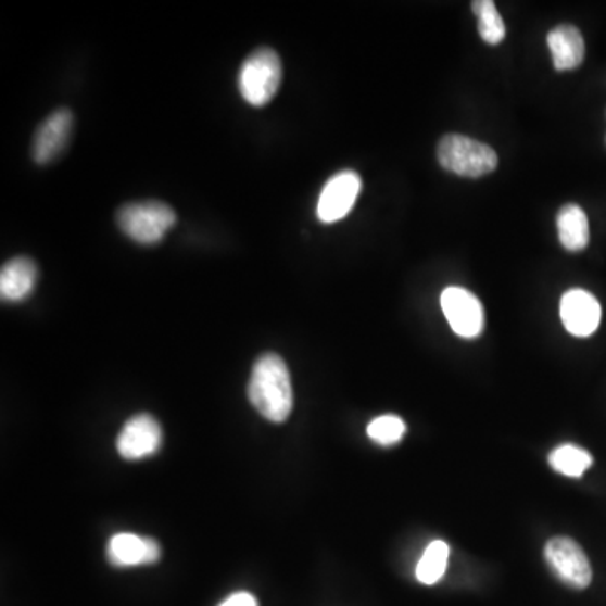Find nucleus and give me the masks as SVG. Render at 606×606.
Listing matches in <instances>:
<instances>
[{"label": "nucleus", "mask_w": 606, "mask_h": 606, "mask_svg": "<svg viewBox=\"0 0 606 606\" xmlns=\"http://www.w3.org/2000/svg\"><path fill=\"white\" fill-rule=\"evenodd\" d=\"M363 191V180L354 171H342L330 177L317 202V217L324 225L341 222L351 213Z\"/></svg>", "instance_id": "nucleus-6"}, {"label": "nucleus", "mask_w": 606, "mask_h": 606, "mask_svg": "<svg viewBox=\"0 0 606 606\" xmlns=\"http://www.w3.org/2000/svg\"><path fill=\"white\" fill-rule=\"evenodd\" d=\"M449 556V544L445 541H433L425 550L424 556H421L418 566H416V580L419 583L428 584V586L438 583V581L445 577Z\"/></svg>", "instance_id": "nucleus-16"}, {"label": "nucleus", "mask_w": 606, "mask_h": 606, "mask_svg": "<svg viewBox=\"0 0 606 606\" xmlns=\"http://www.w3.org/2000/svg\"><path fill=\"white\" fill-rule=\"evenodd\" d=\"M544 558L554 575L572 590H584L593 580L592 565L583 547L571 538L551 539L544 547Z\"/></svg>", "instance_id": "nucleus-5"}, {"label": "nucleus", "mask_w": 606, "mask_h": 606, "mask_svg": "<svg viewBox=\"0 0 606 606\" xmlns=\"http://www.w3.org/2000/svg\"><path fill=\"white\" fill-rule=\"evenodd\" d=\"M38 281V265L27 256L9 260L0 272V296L4 302H23Z\"/></svg>", "instance_id": "nucleus-12"}, {"label": "nucleus", "mask_w": 606, "mask_h": 606, "mask_svg": "<svg viewBox=\"0 0 606 606\" xmlns=\"http://www.w3.org/2000/svg\"><path fill=\"white\" fill-rule=\"evenodd\" d=\"M161 445V425L149 413L131 416L116 440V450L125 460H142V458L152 457L159 452Z\"/></svg>", "instance_id": "nucleus-8"}, {"label": "nucleus", "mask_w": 606, "mask_h": 606, "mask_svg": "<svg viewBox=\"0 0 606 606\" xmlns=\"http://www.w3.org/2000/svg\"><path fill=\"white\" fill-rule=\"evenodd\" d=\"M176 222L173 207L159 201L130 202L116 213L118 228L140 244L161 243Z\"/></svg>", "instance_id": "nucleus-4"}, {"label": "nucleus", "mask_w": 606, "mask_h": 606, "mask_svg": "<svg viewBox=\"0 0 606 606\" xmlns=\"http://www.w3.org/2000/svg\"><path fill=\"white\" fill-rule=\"evenodd\" d=\"M281 76H283V67H281L280 56L274 49H256L240 67L238 88L241 97L251 106L268 105L280 90Z\"/></svg>", "instance_id": "nucleus-3"}, {"label": "nucleus", "mask_w": 606, "mask_h": 606, "mask_svg": "<svg viewBox=\"0 0 606 606\" xmlns=\"http://www.w3.org/2000/svg\"><path fill=\"white\" fill-rule=\"evenodd\" d=\"M248 397L256 412L272 424H283L293 409L290 370L278 354H263L256 359L248 382Z\"/></svg>", "instance_id": "nucleus-1"}, {"label": "nucleus", "mask_w": 606, "mask_h": 606, "mask_svg": "<svg viewBox=\"0 0 606 606\" xmlns=\"http://www.w3.org/2000/svg\"><path fill=\"white\" fill-rule=\"evenodd\" d=\"M437 157L449 173L470 179L494 173L498 164L497 154L492 147L457 134L445 135L438 142Z\"/></svg>", "instance_id": "nucleus-2"}, {"label": "nucleus", "mask_w": 606, "mask_h": 606, "mask_svg": "<svg viewBox=\"0 0 606 606\" xmlns=\"http://www.w3.org/2000/svg\"><path fill=\"white\" fill-rule=\"evenodd\" d=\"M471 11L477 15L480 38L487 45H501L505 38V24L497 8H495V2H492V0H476V2H471Z\"/></svg>", "instance_id": "nucleus-17"}, {"label": "nucleus", "mask_w": 606, "mask_h": 606, "mask_svg": "<svg viewBox=\"0 0 606 606\" xmlns=\"http://www.w3.org/2000/svg\"><path fill=\"white\" fill-rule=\"evenodd\" d=\"M73 113L61 109L39 125L33 139V159L36 164L56 161L72 139Z\"/></svg>", "instance_id": "nucleus-10"}, {"label": "nucleus", "mask_w": 606, "mask_h": 606, "mask_svg": "<svg viewBox=\"0 0 606 606\" xmlns=\"http://www.w3.org/2000/svg\"><path fill=\"white\" fill-rule=\"evenodd\" d=\"M547 460L553 470L563 476L572 477V479H580L584 471L593 465L592 453L580 446L571 445V443L554 449Z\"/></svg>", "instance_id": "nucleus-15"}, {"label": "nucleus", "mask_w": 606, "mask_h": 606, "mask_svg": "<svg viewBox=\"0 0 606 606\" xmlns=\"http://www.w3.org/2000/svg\"><path fill=\"white\" fill-rule=\"evenodd\" d=\"M556 226H558L559 243L565 247V250L577 253L583 251L590 243L588 216L578 204L563 206L556 217Z\"/></svg>", "instance_id": "nucleus-14"}, {"label": "nucleus", "mask_w": 606, "mask_h": 606, "mask_svg": "<svg viewBox=\"0 0 606 606\" xmlns=\"http://www.w3.org/2000/svg\"><path fill=\"white\" fill-rule=\"evenodd\" d=\"M406 433V425L400 416L384 415L370 421L367 427V437L381 446L396 445Z\"/></svg>", "instance_id": "nucleus-18"}, {"label": "nucleus", "mask_w": 606, "mask_h": 606, "mask_svg": "<svg viewBox=\"0 0 606 606\" xmlns=\"http://www.w3.org/2000/svg\"><path fill=\"white\" fill-rule=\"evenodd\" d=\"M440 302L450 327L457 336L476 339L483 332L485 314L482 302L474 293L462 287H449L443 290Z\"/></svg>", "instance_id": "nucleus-7"}, {"label": "nucleus", "mask_w": 606, "mask_h": 606, "mask_svg": "<svg viewBox=\"0 0 606 606\" xmlns=\"http://www.w3.org/2000/svg\"><path fill=\"white\" fill-rule=\"evenodd\" d=\"M559 314L563 326L575 337L593 336L602 323V305L586 290H568L559 303Z\"/></svg>", "instance_id": "nucleus-9"}, {"label": "nucleus", "mask_w": 606, "mask_h": 606, "mask_svg": "<svg viewBox=\"0 0 606 606\" xmlns=\"http://www.w3.org/2000/svg\"><path fill=\"white\" fill-rule=\"evenodd\" d=\"M219 606H258V602L251 593L240 592L228 596Z\"/></svg>", "instance_id": "nucleus-19"}, {"label": "nucleus", "mask_w": 606, "mask_h": 606, "mask_svg": "<svg viewBox=\"0 0 606 606\" xmlns=\"http://www.w3.org/2000/svg\"><path fill=\"white\" fill-rule=\"evenodd\" d=\"M106 558L116 568L154 565L161 558V546L155 539L134 532H118L110 539Z\"/></svg>", "instance_id": "nucleus-11"}, {"label": "nucleus", "mask_w": 606, "mask_h": 606, "mask_svg": "<svg viewBox=\"0 0 606 606\" xmlns=\"http://www.w3.org/2000/svg\"><path fill=\"white\" fill-rule=\"evenodd\" d=\"M547 46L556 72L577 70L584 60V39L578 27L561 24L547 34Z\"/></svg>", "instance_id": "nucleus-13"}]
</instances>
